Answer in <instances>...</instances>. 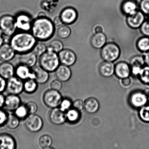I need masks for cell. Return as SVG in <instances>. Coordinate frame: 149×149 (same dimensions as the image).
I'll return each mask as SVG.
<instances>
[{"label": "cell", "instance_id": "cell-20", "mask_svg": "<svg viewBox=\"0 0 149 149\" xmlns=\"http://www.w3.org/2000/svg\"><path fill=\"white\" fill-rule=\"evenodd\" d=\"M16 53L9 43H4L0 47V60L9 62L14 58Z\"/></svg>", "mask_w": 149, "mask_h": 149}, {"label": "cell", "instance_id": "cell-55", "mask_svg": "<svg viewBox=\"0 0 149 149\" xmlns=\"http://www.w3.org/2000/svg\"><path fill=\"white\" fill-rule=\"evenodd\" d=\"M149 101V88H146L143 91Z\"/></svg>", "mask_w": 149, "mask_h": 149}, {"label": "cell", "instance_id": "cell-15", "mask_svg": "<svg viewBox=\"0 0 149 149\" xmlns=\"http://www.w3.org/2000/svg\"><path fill=\"white\" fill-rule=\"evenodd\" d=\"M15 76L23 81L29 79H35V74L32 68L21 64L16 67Z\"/></svg>", "mask_w": 149, "mask_h": 149}, {"label": "cell", "instance_id": "cell-35", "mask_svg": "<svg viewBox=\"0 0 149 149\" xmlns=\"http://www.w3.org/2000/svg\"><path fill=\"white\" fill-rule=\"evenodd\" d=\"M38 143L42 148L51 147L52 143V138L48 135H43L38 139Z\"/></svg>", "mask_w": 149, "mask_h": 149}, {"label": "cell", "instance_id": "cell-4", "mask_svg": "<svg viewBox=\"0 0 149 149\" xmlns=\"http://www.w3.org/2000/svg\"><path fill=\"white\" fill-rule=\"evenodd\" d=\"M121 50L115 43L109 42L101 49L100 56L104 61L113 62L120 57Z\"/></svg>", "mask_w": 149, "mask_h": 149}, {"label": "cell", "instance_id": "cell-56", "mask_svg": "<svg viewBox=\"0 0 149 149\" xmlns=\"http://www.w3.org/2000/svg\"><path fill=\"white\" fill-rule=\"evenodd\" d=\"M43 149H55L53 148H51L50 147H48V148H43Z\"/></svg>", "mask_w": 149, "mask_h": 149}, {"label": "cell", "instance_id": "cell-10", "mask_svg": "<svg viewBox=\"0 0 149 149\" xmlns=\"http://www.w3.org/2000/svg\"><path fill=\"white\" fill-rule=\"evenodd\" d=\"M145 15L141 10L127 15V23L131 29H139L145 21Z\"/></svg>", "mask_w": 149, "mask_h": 149}, {"label": "cell", "instance_id": "cell-23", "mask_svg": "<svg viewBox=\"0 0 149 149\" xmlns=\"http://www.w3.org/2000/svg\"><path fill=\"white\" fill-rule=\"evenodd\" d=\"M35 74V79L38 84L46 83L50 78V72L40 67L34 66L32 68Z\"/></svg>", "mask_w": 149, "mask_h": 149}, {"label": "cell", "instance_id": "cell-14", "mask_svg": "<svg viewBox=\"0 0 149 149\" xmlns=\"http://www.w3.org/2000/svg\"><path fill=\"white\" fill-rule=\"evenodd\" d=\"M49 119L51 123L54 125H62L66 120V113L62 111L59 107L52 109L49 113Z\"/></svg>", "mask_w": 149, "mask_h": 149}, {"label": "cell", "instance_id": "cell-36", "mask_svg": "<svg viewBox=\"0 0 149 149\" xmlns=\"http://www.w3.org/2000/svg\"><path fill=\"white\" fill-rule=\"evenodd\" d=\"M129 64L130 67L138 66L142 68L145 64L144 58L141 56H134L129 60Z\"/></svg>", "mask_w": 149, "mask_h": 149}, {"label": "cell", "instance_id": "cell-53", "mask_svg": "<svg viewBox=\"0 0 149 149\" xmlns=\"http://www.w3.org/2000/svg\"><path fill=\"white\" fill-rule=\"evenodd\" d=\"M94 31L95 33H101L103 32V28L100 25H96L94 28Z\"/></svg>", "mask_w": 149, "mask_h": 149}, {"label": "cell", "instance_id": "cell-8", "mask_svg": "<svg viewBox=\"0 0 149 149\" xmlns=\"http://www.w3.org/2000/svg\"><path fill=\"white\" fill-rule=\"evenodd\" d=\"M8 94L19 95L24 91V81L16 76L7 80L6 90Z\"/></svg>", "mask_w": 149, "mask_h": 149}, {"label": "cell", "instance_id": "cell-52", "mask_svg": "<svg viewBox=\"0 0 149 149\" xmlns=\"http://www.w3.org/2000/svg\"><path fill=\"white\" fill-rule=\"evenodd\" d=\"M143 56L144 58L145 64L149 66V51L145 52Z\"/></svg>", "mask_w": 149, "mask_h": 149}, {"label": "cell", "instance_id": "cell-25", "mask_svg": "<svg viewBox=\"0 0 149 149\" xmlns=\"http://www.w3.org/2000/svg\"><path fill=\"white\" fill-rule=\"evenodd\" d=\"M107 38L103 32L95 33L90 39L91 45L95 49H101L106 43Z\"/></svg>", "mask_w": 149, "mask_h": 149}, {"label": "cell", "instance_id": "cell-2", "mask_svg": "<svg viewBox=\"0 0 149 149\" xmlns=\"http://www.w3.org/2000/svg\"><path fill=\"white\" fill-rule=\"evenodd\" d=\"M37 41L31 32L20 31L10 37L9 44L16 53L22 54L31 51Z\"/></svg>", "mask_w": 149, "mask_h": 149}, {"label": "cell", "instance_id": "cell-40", "mask_svg": "<svg viewBox=\"0 0 149 149\" xmlns=\"http://www.w3.org/2000/svg\"><path fill=\"white\" fill-rule=\"evenodd\" d=\"M72 107V102L68 98H63L60 104H59V108L62 111L66 112Z\"/></svg>", "mask_w": 149, "mask_h": 149}, {"label": "cell", "instance_id": "cell-27", "mask_svg": "<svg viewBox=\"0 0 149 149\" xmlns=\"http://www.w3.org/2000/svg\"><path fill=\"white\" fill-rule=\"evenodd\" d=\"M121 9L122 12L128 15L138 10V5L134 0H126L122 4Z\"/></svg>", "mask_w": 149, "mask_h": 149}, {"label": "cell", "instance_id": "cell-22", "mask_svg": "<svg viewBox=\"0 0 149 149\" xmlns=\"http://www.w3.org/2000/svg\"><path fill=\"white\" fill-rule=\"evenodd\" d=\"M15 68L9 62H2L0 64V75L5 79L15 76Z\"/></svg>", "mask_w": 149, "mask_h": 149}, {"label": "cell", "instance_id": "cell-50", "mask_svg": "<svg viewBox=\"0 0 149 149\" xmlns=\"http://www.w3.org/2000/svg\"><path fill=\"white\" fill-rule=\"evenodd\" d=\"M52 22H53V24L55 25V27H59L64 24L62 19L59 16L56 17H55Z\"/></svg>", "mask_w": 149, "mask_h": 149}, {"label": "cell", "instance_id": "cell-12", "mask_svg": "<svg viewBox=\"0 0 149 149\" xmlns=\"http://www.w3.org/2000/svg\"><path fill=\"white\" fill-rule=\"evenodd\" d=\"M58 54L60 64L70 67L76 63L77 56L75 53L71 50L63 49Z\"/></svg>", "mask_w": 149, "mask_h": 149}, {"label": "cell", "instance_id": "cell-38", "mask_svg": "<svg viewBox=\"0 0 149 149\" xmlns=\"http://www.w3.org/2000/svg\"><path fill=\"white\" fill-rule=\"evenodd\" d=\"M48 48L57 53H59L64 49V44L60 40L55 39L52 40Z\"/></svg>", "mask_w": 149, "mask_h": 149}, {"label": "cell", "instance_id": "cell-45", "mask_svg": "<svg viewBox=\"0 0 149 149\" xmlns=\"http://www.w3.org/2000/svg\"><path fill=\"white\" fill-rule=\"evenodd\" d=\"M8 115L6 110L0 109V127L6 124Z\"/></svg>", "mask_w": 149, "mask_h": 149}, {"label": "cell", "instance_id": "cell-42", "mask_svg": "<svg viewBox=\"0 0 149 149\" xmlns=\"http://www.w3.org/2000/svg\"><path fill=\"white\" fill-rule=\"evenodd\" d=\"M29 114H35L37 111L38 107L36 102L34 101H29L25 104Z\"/></svg>", "mask_w": 149, "mask_h": 149}, {"label": "cell", "instance_id": "cell-39", "mask_svg": "<svg viewBox=\"0 0 149 149\" xmlns=\"http://www.w3.org/2000/svg\"><path fill=\"white\" fill-rule=\"evenodd\" d=\"M139 116L143 121L149 122V105H145L140 108Z\"/></svg>", "mask_w": 149, "mask_h": 149}, {"label": "cell", "instance_id": "cell-29", "mask_svg": "<svg viewBox=\"0 0 149 149\" xmlns=\"http://www.w3.org/2000/svg\"><path fill=\"white\" fill-rule=\"evenodd\" d=\"M136 47L140 51L145 53L149 51V37L143 36L137 40Z\"/></svg>", "mask_w": 149, "mask_h": 149}, {"label": "cell", "instance_id": "cell-43", "mask_svg": "<svg viewBox=\"0 0 149 149\" xmlns=\"http://www.w3.org/2000/svg\"><path fill=\"white\" fill-rule=\"evenodd\" d=\"M139 29L144 36L149 37V20H145Z\"/></svg>", "mask_w": 149, "mask_h": 149}, {"label": "cell", "instance_id": "cell-13", "mask_svg": "<svg viewBox=\"0 0 149 149\" xmlns=\"http://www.w3.org/2000/svg\"><path fill=\"white\" fill-rule=\"evenodd\" d=\"M59 17L64 24L69 25L76 22L78 19V13L74 8L67 7L61 11Z\"/></svg>", "mask_w": 149, "mask_h": 149}, {"label": "cell", "instance_id": "cell-41", "mask_svg": "<svg viewBox=\"0 0 149 149\" xmlns=\"http://www.w3.org/2000/svg\"><path fill=\"white\" fill-rule=\"evenodd\" d=\"M139 7L140 10L145 15L149 16V0H141Z\"/></svg>", "mask_w": 149, "mask_h": 149}, {"label": "cell", "instance_id": "cell-48", "mask_svg": "<svg viewBox=\"0 0 149 149\" xmlns=\"http://www.w3.org/2000/svg\"><path fill=\"white\" fill-rule=\"evenodd\" d=\"M121 84L124 87H128L131 85L132 81L130 77L121 79Z\"/></svg>", "mask_w": 149, "mask_h": 149}, {"label": "cell", "instance_id": "cell-7", "mask_svg": "<svg viewBox=\"0 0 149 149\" xmlns=\"http://www.w3.org/2000/svg\"><path fill=\"white\" fill-rule=\"evenodd\" d=\"M24 125L30 132L36 133L42 129L43 121L42 118L38 115L29 114L24 119Z\"/></svg>", "mask_w": 149, "mask_h": 149}, {"label": "cell", "instance_id": "cell-18", "mask_svg": "<svg viewBox=\"0 0 149 149\" xmlns=\"http://www.w3.org/2000/svg\"><path fill=\"white\" fill-rule=\"evenodd\" d=\"M16 142L14 137L7 133L0 134V149H16Z\"/></svg>", "mask_w": 149, "mask_h": 149}, {"label": "cell", "instance_id": "cell-28", "mask_svg": "<svg viewBox=\"0 0 149 149\" xmlns=\"http://www.w3.org/2000/svg\"><path fill=\"white\" fill-rule=\"evenodd\" d=\"M38 84L34 79H29L24 81V91L26 93H34L38 88Z\"/></svg>", "mask_w": 149, "mask_h": 149}, {"label": "cell", "instance_id": "cell-3", "mask_svg": "<svg viewBox=\"0 0 149 149\" xmlns=\"http://www.w3.org/2000/svg\"><path fill=\"white\" fill-rule=\"evenodd\" d=\"M39 65L49 72H55L60 65L58 54L48 48L47 51L39 57Z\"/></svg>", "mask_w": 149, "mask_h": 149}, {"label": "cell", "instance_id": "cell-17", "mask_svg": "<svg viewBox=\"0 0 149 149\" xmlns=\"http://www.w3.org/2000/svg\"><path fill=\"white\" fill-rule=\"evenodd\" d=\"M115 74L120 79L129 77L131 75V67L129 64L125 62L117 63L115 65Z\"/></svg>", "mask_w": 149, "mask_h": 149}, {"label": "cell", "instance_id": "cell-34", "mask_svg": "<svg viewBox=\"0 0 149 149\" xmlns=\"http://www.w3.org/2000/svg\"><path fill=\"white\" fill-rule=\"evenodd\" d=\"M140 80L143 83L149 85V66H143L138 75Z\"/></svg>", "mask_w": 149, "mask_h": 149}, {"label": "cell", "instance_id": "cell-11", "mask_svg": "<svg viewBox=\"0 0 149 149\" xmlns=\"http://www.w3.org/2000/svg\"><path fill=\"white\" fill-rule=\"evenodd\" d=\"M148 102L149 101L143 91H135L129 95V103L134 107L141 108L147 105Z\"/></svg>", "mask_w": 149, "mask_h": 149}, {"label": "cell", "instance_id": "cell-9", "mask_svg": "<svg viewBox=\"0 0 149 149\" xmlns=\"http://www.w3.org/2000/svg\"><path fill=\"white\" fill-rule=\"evenodd\" d=\"M15 18L17 29L20 31H31L33 20L29 15L26 13H20Z\"/></svg>", "mask_w": 149, "mask_h": 149}, {"label": "cell", "instance_id": "cell-26", "mask_svg": "<svg viewBox=\"0 0 149 149\" xmlns=\"http://www.w3.org/2000/svg\"><path fill=\"white\" fill-rule=\"evenodd\" d=\"M84 102V109L87 113H94L99 109L100 104L99 101L93 97L87 98Z\"/></svg>", "mask_w": 149, "mask_h": 149}, {"label": "cell", "instance_id": "cell-6", "mask_svg": "<svg viewBox=\"0 0 149 149\" xmlns=\"http://www.w3.org/2000/svg\"><path fill=\"white\" fill-rule=\"evenodd\" d=\"M63 99L59 91L50 89L44 93L43 100L45 105L51 109L59 107Z\"/></svg>", "mask_w": 149, "mask_h": 149}, {"label": "cell", "instance_id": "cell-54", "mask_svg": "<svg viewBox=\"0 0 149 149\" xmlns=\"http://www.w3.org/2000/svg\"><path fill=\"white\" fill-rule=\"evenodd\" d=\"M4 35L3 34L2 32L0 30V47L4 43Z\"/></svg>", "mask_w": 149, "mask_h": 149}, {"label": "cell", "instance_id": "cell-51", "mask_svg": "<svg viewBox=\"0 0 149 149\" xmlns=\"http://www.w3.org/2000/svg\"><path fill=\"white\" fill-rule=\"evenodd\" d=\"M5 96L1 93H0V109L4 107Z\"/></svg>", "mask_w": 149, "mask_h": 149}, {"label": "cell", "instance_id": "cell-24", "mask_svg": "<svg viewBox=\"0 0 149 149\" xmlns=\"http://www.w3.org/2000/svg\"><path fill=\"white\" fill-rule=\"evenodd\" d=\"M99 72L101 76L106 78L111 77L115 74V65L113 62L104 61L100 64Z\"/></svg>", "mask_w": 149, "mask_h": 149}, {"label": "cell", "instance_id": "cell-37", "mask_svg": "<svg viewBox=\"0 0 149 149\" xmlns=\"http://www.w3.org/2000/svg\"><path fill=\"white\" fill-rule=\"evenodd\" d=\"M48 47L42 42H37L32 51L36 55L37 57H40L47 51Z\"/></svg>", "mask_w": 149, "mask_h": 149}, {"label": "cell", "instance_id": "cell-33", "mask_svg": "<svg viewBox=\"0 0 149 149\" xmlns=\"http://www.w3.org/2000/svg\"><path fill=\"white\" fill-rule=\"evenodd\" d=\"M14 112V114L20 120H24L29 115L25 104H21Z\"/></svg>", "mask_w": 149, "mask_h": 149}, {"label": "cell", "instance_id": "cell-57", "mask_svg": "<svg viewBox=\"0 0 149 149\" xmlns=\"http://www.w3.org/2000/svg\"><path fill=\"white\" fill-rule=\"evenodd\" d=\"M148 20H149V19H148Z\"/></svg>", "mask_w": 149, "mask_h": 149}, {"label": "cell", "instance_id": "cell-46", "mask_svg": "<svg viewBox=\"0 0 149 149\" xmlns=\"http://www.w3.org/2000/svg\"><path fill=\"white\" fill-rule=\"evenodd\" d=\"M72 107L73 108L80 111L84 109V101L80 99H77L72 102Z\"/></svg>", "mask_w": 149, "mask_h": 149}, {"label": "cell", "instance_id": "cell-16", "mask_svg": "<svg viewBox=\"0 0 149 149\" xmlns=\"http://www.w3.org/2000/svg\"><path fill=\"white\" fill-rule=\"evenodd\" d=\"M22 104V100L19 95L8 94L5 96L3 107L8 111L14 112Z\"/></svg>", "mask_w": 149, "mask_h": 149}, {"label": "cell", "instance_id": "cell-21", "mask_svg": "<svg viewBox=\"0 0 149 149\" xmlns=\"http://www.w3.org/2000/svg\"><path fill=\"white\" fill-rule=\"evenodd\" d=\"M57 79L62 82L68 81L71 77L72 72L70 67L60 64L55 71Z\"/></svg>", "mask_w": 149, "mask_h": 149}, {"label": "cell", "instance_id": "cell-31", "mask_svg": "<svg viewBox=\"0 0 149 149\" xmlns=\"http://www.w3.org/2000/svg\"><path fill=\"white\" fill-rule=\"evenodd\" d=\"M80 112L75 109H70L66 112V120L71 123L77 122L80 118Z\"/></svg>", "mask_w": 149, "mask_h": 149}, {"label": "cell", "instance_id": "cell-44", "mask_svg": "<svg viewBox=\"0 0 149 149\" xmlns=\"http://www.w3.org/2000/svg\"><path fill=\"white\" fill-rule=\"evenodd\" d=\"M63 87L62 81L58 79L53 80L50 83V87L51 89L56 91H59L62 89Z\"/></svg>", "mask_w": 149, "mask_h": 149}, {"label": "cell", "instance_id": "cell-1", "mask_svg": "<svg viewBox=\"0 0 149 149\" xmlns=\"http://www.w3.org/2000/svg\"><path fill=\"white\" fill-rule=\"evenodd\" d=\"M55 31L53 22L45 16L38 17L33 20L30 31L37 41L43 42L51 38Z\"/></svg>", "mask_w": 149, "mask_h": 149}, {"label": "cell", "instance_id": "cell-47", "mask_svg": "<svg viewBox=\"0 0 149 149\" xmlns=\"http://www.w3.org/2000/svg\"><path fill=\"white\" fill-rule=\"evenodd\" d=\"M7 80L0 75V93H3L6 90Z\"/></svg>", "mask_w": 149, "mask_h": 149}, {"label": "cell", "instance_id": "cell-32", "mask_svg": "<svg viewBox=\"0 0 149 149\" xmlns=\"http://www.w3.org/2000/svg\"><path fill=\"white\" fill-rule=\"evenodd\" d=\"M20 119L15 114L8 115L5 125L8 128L15 130L17 128L20 124Z\"/></svg>", "mask_w": 149, "mask_h": 149}, {"label": "cell", "instance_id": "cell-49", "mask_svg": "<svg viewBox=\"0 0 149 149\" xmlns=\"http://www.w3.org/2000/svg\"><path fill=\"white\" fill-rule=\"evenodd\" d=\"M131 67V74L135 76H138L141 70L142 67L138 66H132Z\"/></svg>", "mask_w": 149, "mask_h": 149}, {"label": "cell", "instance_id": "cell-5", "mask_svg": "<svg viewBox=\"0 0 149 149\" xmlns=\"http://www.w3.org/2000/svg\"><path fill=\"white\" fill-rule=\"evenodd\" d=\"M17 30L15 18L9 15L3 16L0 18V30L4 36L11 37Z\"/></svg>", "mask_w": 149, "mask_h": 149}, {"label": "cell", "instance_id": "cell-30", "mask_svg": "<svg viewBox=\"0 0 149 149\" xmlns=\"http://www.w3.org/2000/svg\"><path fill=\"white\" fill-rule=\"evenodd\" d=\"M71 34V30L66 24H63L59 26L57 30V36L61 39H66L70 36Z\"/></svg>", "mask_w": 149, "mask_h": 149}, {"label": "cell", "instance_id": "cell-19", "mask_svg": "<svg viewBox=\"0 0 149 149\" xmlns=\"http://www.w3.org/2000/svg\"><path fill=\"white\" fill-rule=\"evenodd\" d=\"M36 55L31 51L23 54H20L18 58L19 64L24 65L32 68L35 66L37 62Z\"/></svg>", "mask_w": 149, "mask_h": 149}]
</instances>
